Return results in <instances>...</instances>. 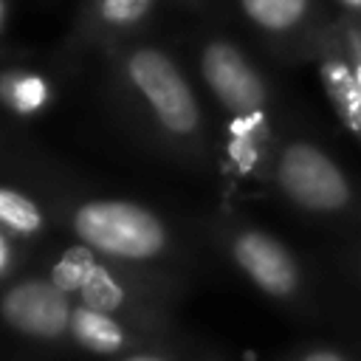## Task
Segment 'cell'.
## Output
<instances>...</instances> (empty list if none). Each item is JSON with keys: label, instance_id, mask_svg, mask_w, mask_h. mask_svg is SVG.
<instances>
[{"label": "cell", "instance_id": "cell-1", "mask_svg": "<svg viewBox=\"0 0 361 361\" xmlns=\"http://www.w3.org/2000/svg\"><path fill=\"white\" fill-rule=\"evenodd\" d=\"M107 79L124 127L155 155L200 166L212 152L203 102L180 62L155 42H121L107 51Z\"/></svg>", "mask_w": 361, "mask_h": 361}, {"label": "cell", "instance_id": "cell-2", "mask_svg": "<svg viewBox=\"0 0 361 361\" xmlns=\"http://www.w3.org/2000/svg\"><path fill=\"white\" fill-rule=\"evenodd\" d=\"M56 231L71 243L135 268L180 274L189 259L178 226L155 206L68 183L56 197Z\"/></svg>", "mask_w": 361, "mask_h": 361}, {"label": "cell", "instance_id": "cell-3", "mask_svg": "<svg viewBox=\"0 0 361 361\" xmlns=\"http://www.w3.org/2000/svg\"><path fill=\"white\" fill-rule=\"evenodd\" d=\"M37 268L76 305L175 333V305L183 293L180 274L124 265L71 240L48 248Z\"/></svg>", "mask_w": 361, "mask_h": 361}, {"label": "cell", "instance_id": "cell-4", "mask_svg": "<svg viewBox=\"0 0 361 361\" xmlns=\"http://www.w3.org/2000/svg\"><path fill=\"white\" fill-rule=\"evenodd\" d=\"M197 73L226 118L223 164L237 175L257 172L268 144V85L262 73L243 48L223 37L200 45Z\"/></svg>", "mask_w": 361, "mask_h": 361}, {"label": "cell", "instance_id": "cell-5", "mask_svg": "<svg viewBox=\"0 0 361 361\" xmlns=\"http://www.w3.org/2000/svg\"><path fill=\"white\" fill-rule=\"evenodd\" d=\"M73 299L39 268H28L0 288V330L37 353L71 350Z\"/></svg>", "mask_w": 361, "mask_h": 361}, {"label": "cell", "instance_id": "cell-6", "mask_svg": "<svg viewBox=\"0 0 361 361\" xmlns=\"http://www.w3.org/2000/svg\"><path fill=\"white\" fill-rule=\"evenodd\" d=\"M214 237L228 262L265 296L290 302L302 288V271L290 248L259 226L217 220Z\"/></svg>", "mask_w": 361, "mask_h": 361}, {"label": "cell", "instance_id": "cell-7", "mask_svg": "<svg viewBox=\"0 0 361 361\" xmlns=\"http://www.w3.org/2000/svg\"><path fill=\"white\" fill-rule=\"evenodd\" d=\"M271 180L299 209L327 214L353 200V189L338 164L310 141H285L271 158Z\"/></svg>", "mask_w": 361, "mask_h": 361}, {"label": "cell", "instance_id": "cell-8", "mask_svg": "<svg viewBox=\"0 0 361 361\" xmlns=\"http://www.w3.org/2000/svg\"><path fill=\"white\" fill-rule=\"evenodd\" d=\"M65 183L23 169H0V228L42 248L56 231V197Z\"/></svg>", "mask_w": 361, "mask_h": 361}, {"label": "cell", "instance_id": "cell-9", "mask_svg": "<svg viewBox=\"0 0 361 361\" xmlns=\"http://www.w3.org/2000/svg\"><path fill=\"white\" fill-rule=\"evenodd\" d=\"M175 341V333L169 330H158L124 316H113V313H102L93 310L87 305H76L73 302V319H71V350H79L90 358L99 361H110L144 347H155V344H166Z\"/></svg>", "mask_w": 361, "mask_h": 361}, {"label": "cell", "instance_id": "cell-10", "mask_svg": "<svg viewBox=\"0 0 361 361\" xmlns=\"http://www.w3.org/2000/svg\"><path fill=\"white\" fill-rule=\"evenodd\" d=\"M316 68H319V82L324 87V96L330 99L341 124L361 141V87L347 59L338 28L319 39Z\"/></svg>", "mask_w": 361, "mask_h": 361}, {"label": "cell", "instance_id": "cell-11", "mask_svg": "<svg viewBox=\"0 0 361 361\" xmlns=\"http://www.w3.org/2000/svg\"><path fill=\"white\" fill-rule=\"evenodd\" d=\"M56 102L51 73L25 62L0 65V113L11 121H34Z\"/></svg>", "mask_w": 361, "mask_h": 361}, {"label": "cell", "instance_id": "cell-12", "mask_svg": "<svg viewBox=\"0 0 361 361\" xmlns=\"http://www.w3.org/2000/svg\"><path fill=\"white\" fill-rule=\"evenodd\" d=\"M155 3L158 0H90L87 17L79 28V42L113 51L152 14Z\"/></svg>", "mask_w": 361, "mask_h": 361}, {"label": "cell", "instance_id": "cell-13", "mask_svg": "<svg viewBox=\"0 0 361 361\" xmlns=\"http://www.w3.org/2000/svg\"><path fill=\"white\" fill-rule=\"evenodd\" d=\"M240 8L257 31L282 39L307 23L313 0H240Z\"/></svg>", "mask_w": 361, "mask_h": 361}, {"label": "cell", "instance_id": "cell-14", "mask_svg": "<svg viewBox=\"0 0 361 361\" xmlns=\"http://www.w3.org/2000/svg\"><path fill=\"white\" fill-rule=\"evenodd\" d=\"M34 259H37V245L0 228V288L14 276H20L23 271H28Z\"/></svg>", "mask_w": 361, "mask_h": 361}, {"label": "cell", "instance_id": "cell-15", "mask_svg": "<svg viewBox=\"0 0 361 361\" xmlns=\"http://www.w3.org/2000/svg\"><path fill=\"white\" fill-rule=\"evenodd\" d=\"M338 37H341V42H344L347 59H350L353 73H355L358 87H361V25H358L350 14H341V20H338Z\"/></svg>", "mask_w": 361, "mask_h": 361}, {"label": "cell", "instance_id": "cell-16", "mask_svg": "<svg viewBox=\"0 0 361 361\" xmlns=\"http://www.w3.org/2000/svg\"><path fill=\"white\" fill-rule=\"evenodd\" d=\"M110 361H189V358L180 353L178 338H175V341L144 347V350H135V353H127V355H118V358H110Z\"/></svg>", "mask_w": 361, "mask_h": 361}, {"label": "cell", "instance_id": "cell-17", "mask_svg": "<svg viewBox=\"0 0 361 361\" xmlns=\"http://www.w3.org/2000/svg\"><path fill=\"white\" fill-rule=\"evenodd\" d=\"M296 361H344V358L338 353H333V350H307Z\"/></svg>", "mask_w": 361, "mask_h": 361}, {"label": "cell", "instance_id": "cell-18", "mask_svg": "<svg viewBox=\"0 0 361 361\" xmlns=\"http://www.w3.org/2000/svg\"><path fill=\"white\" fill-rule=\"evenodd\" d=\"M338 3H341L344 14H350V17L361 25V0H338Z\"/></svg>", "mask_w": 361, "mask_h": 361}, {"label": "cell", "instance_id": "cell-19", "mask_svg": "<svg viewBox=\"0 0 361 361\" xmlns=\"http://www.w3.org/2000/svg\"><path fill=\"white\" fill-rule=\"evenodd\" d=\"M6 20H8V3L0 0V34H3V28H6Z\"/></svg>", "mask_w": 361, "mask_h": 361}]
</instances>
